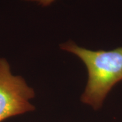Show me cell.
<instances>
[{"instance_id": "obj_3", "label": "cell", "mask_w": 122, "mask_h": 122, "mask_svg": "<svg viewBox=\"0 0 122 122\" xmlns=\"http://www.w3.org/2000/svg\"><path fill=\"white\" fill-rule=\"evenodd\" d=\"M22 1H26V2H35L43 7H46L53 4L56 0H22Z\"/></svg>"}, {"instance_id": "obj_2", "label": "cell", "mask_w": 122, "mask_h": 122, "mask_svg": "<svg viewBox=\"0 0 122 122\" xmlns=\"http://www.w3.org/2000/svg\"><path fill=\"white\" fill-rule=\"evenodd\" d=\"M35 96L23 77L12 74L8 61L0 58V122L34 110Z\"/></svg>"}, {"instance_id": "obj_1", "label": "cell", "mask_w": 122, "mask_h": 122, "mask_svg": "<svg viewBox=\"0 0 122 122\" xmlns=\"http://www.w3.org/2000/svg\"><path fill=\"white\" fill-rule=\"evenodd\" d=\"M60 48L78 57L87 69L88 80L81 102L95 110L101 109L112 88L122 80V48L92 50L72 41L62 44Z\"/></svg>"}]
</instances>
